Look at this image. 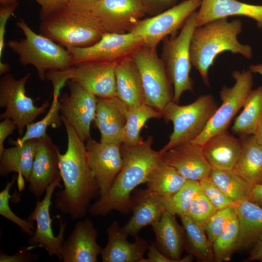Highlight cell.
<instances>
[{
    "instance_id": "43",
    "label": "cell",
    "mask_w": 262,
    "mask_h": 262,
    "mask_svg": "<svg viewBox=\"0 0 262 262\" xmlns=\"http://www.w3.org/2000/svg\"><path fill=\"white\" fill-rule=\"evenodd\" d=\"M146 15L153 16L176 4L178 0H139Z\"/></svg>"
},
{
    "instance_id": "39",
    "label": "cell",
    "mask_w": 262,
    "mask_h": 262,
    "mask_svg": "<svg viewBox=\"0 0 262 262\" xmlns=\"http://www.w3.org/2000/svg\"><path fill=\"white\" fill-rule=\"evenodd\" d=\"M17 179V176H14L12 180L7 183L5 188L0 192V214L16 224L23 232L31 237L33 235L35 229L33 223L16 215L12 211L9 204L11 197L10 189Z\"/></svg>"
},
{
    "instance_id": "49",
    "label": "cell",
    "mask_w": 262,
    "mask_h": 262,
    "mask_svg": "<svg viewBox=\"0 0 262 262\" xmlns=\"http://www.w3.org/2000/svg\"><path fill=\"white\" fill-rule=\"evenodd\" d=\"M44 10H53L68 5V0H34Z\"/></svg>"
},
{
    "instance_id": "19",
    "label": "cell",
    "mask_w": 262,
    "mask_h": 262,
    "mask_svg": "<svg viewBox=\"0 0 262 262\" xmlns=\"http://www.w3.org/2000/svg\"><path fill=\"white\" fill-rule=\"evenodd\" d=\"M98 231L88 219L78 222L61 250L64 262H97L102 248L97 243Z\"/></svg>"
},
{
    "instance_id": "6",
    "label": "cell",
    "mask_w": 262,
    "mask_h": 262,
    "mask_svg": "<svg viewBox=\"0 0 262 262\" xmlns=\"http://www.w3.org/2000/svg\"><path fill=\"white\" fill-rule=\"evenodd\" d=\"M217 107L211 94L201 95L185 105L169 102L163 112V117L166 122L172 123L173 129L168 142L160 151L163 153L192 142L203 132Z\"/></svg>"
},
{
    "instance_id": "10",
    "label": "cell",
    "mask_w": 262,
    "mask_h": 262,
    "mask_svg": "<svg viewBox=\"0 0 262 262\" xmlns=\"http://www.w3.org/2000/svg\"><path fill=\"white\" fill-rule=\"evenodd\" d=\"M235 80L231 87L224 86L220 91L222 103L214 112L203 132L192 142L202 146L210 137L227 131L232 119L242 108L252 90L253 76L249 69L232 73Z\"/></svg>"
},
{
    "instance_id": "15",
    "label": "cell",
    "mask_w": 262,
    "mask_h": 262,
    "mask_svg": "<svg viewBox=\"0 0 262 262\" xmlns=\"http://www.w3.org/2000/svg\"><path fill=\"white\" fill-rule=\"evenodd\" d=\"M67 83L70 93L61 97L60 112L80 137L87 142L91 138L90 127L96 116L98 97L72 81Z\"/></svg>"
},
{
    "instance_id": "37",
    "label": "cell",
    "mask_w": 262,
    "mask_h": 262,
    "mask_svg": "<svg viewBox=\"0 0 262 262\" xmlns=\"http://www.w3.org/2000/svg\"><path fill=\"white\" fill-rule=\"evenodd\" d=\"M239 234V221L235 213L213 244L215 262H222L230 260L233 253L237 250Z\"/></svg>"
},
{
    "instance_id": "28",
    "label": "cell",
    "mask_w": 262,
    "mask_h": 262,
    "mask_svg": "<svg viewBox=\"0 0 262 262\" xmlns=\"http://www.w3.org/2000/svg\"><path fill=\"white\" fill-rule=\"evenodd\" d=\"M40 144V138L33 139L5 148L0 155V175L6 176L12 172L17 173V176L28 181Z\"/></svg>"
},
{
    "instance_id": "21",
    "label": "cell",
    "mask_w": 262,
    "mask_h": 262,
    "mask_svg": "<svg viewBox=\"0 0 262 262\" xmlns=\"http://www.w3.org/2000/svg\"><path fill=\"white\" fill-rule=\"evenodd\" d=\"M108 241L100 253L103 262H141L148 249L147 241L134 237L133 243L127 240L126 233L116 221H113L107 228Z\"/></svg>"
},
{
    "instance_id": "30",
    "label": "cell",
    "mask_w": 262,
    "mask_h": 262,
    "mask_svg": "<svg viewBox=\"0 0 262 262\" xmlns=\"http://www.w3.org/2000/svg\"><path fill=\"white\" fill-rule=\"evenodd\" d=\"M242 147L232 169L253 185L262 183V147L253 135L240 137Z\"/></svg>"
},
{
    "instance_id": "23",
    "label": "cell",
    "mask_w": 262,
    "mask_h": 262,
    "mask_svg": "<svg viewBox=\"0 0 262 262\" xmlns=\"http://www.w3.org/2000/svg\"><path fill=\"white\" fill-rule=\"evenodd\" d=\"M128 110V107L117 96L98 98L94 122L100 134V142L121 143Z\"/></svg>"
},
{
    "instance_id": "31",
    "label": "cell",
    "mask_w": 262,
    "mask_h": 262,
    "mask_svg": "<svg viewBox=\"0 0 262 262\" xmlns=\"http://www.w3.org/2000/svg\"><path fill=\"white\" fill-rule=\"evenodd\" d=\"M242 108L231 127L232 132L240 137L254 135L262 118V86L251 91Z\"/></svg>"
},
{
    "instance_id": "33",
    "label": "cell",
    "mask_w": 262,
    "mask_h": 262,
    "mask_svg": "<svg viewBox=\"0 0 262 262\" xmlns=\"http://www.w3.org/2000/svg\"><path fill=\"white\" fill-rule=\"evenodd\" d=\"M186 235V248L198 261H214L213 246L206 233L204 225L198 224L187 215L180 216Z\"/></svg>"
},
{
    "instance_id": "27",
    "label": "cell",
    "mask_w": 262,
    "mask_h": 262,
    "mask_svg": "<svg viewBox=\"0 0 262 262\" xmlns=\"http://www.w3.org/2000/svg\"><path fill=\"white\" fill-rule=\"evenodd\" d=\"M115 73L116 96L129 108L144 103L139 72L131 55L116 62Z\"/></svg>"
},
{
    "instance_id": "8",
    "label": "cell",
    "mask_w": 262,
    "mask_h": 262,
    "mask_svg": "<svg viewBox=\"0 0 262 262\" xmlns=\"http://www.w3.org/2000/svg\"><path fill=\"white\" fill-rule=\"evenodd\" d=\"M139 72L144 103L163 113L173 101L174 91L164 64L156 49L143 45L131 55Z\"/></svg>"
},
{
    "instance_id": "54",
    "label": "cell",
    "mask_w": 262,
    "mask_h": 262,
    "mask_svg": "<svg viewBox=\"0 0 262 262\" xmlns=\"http://www.w3.org/2000/svg\"><path fill=\"white\" fill-rule=\"evenodd\" d=\"M10 66L8 64L0 61V75L6 74L10 71Z\"/></svg>"
},
{
    "instance_id": "18",
    "label": "cell",
    "mask_w": 262,
    "mask_h": 262,
    "mask_svg": "<svg viewBox=\"0 0 262 262\" xmlns=\"http://www.w3.org/2000/svg\"><path fill=\"white\" fill-rule=\"evenodd\" d=\"M60 148L47 134L40 138L29 178L28 189L36 197L45 193L48 187L61 177L59 167Z\"/></svg>"
},
{
    "instance_id": "51",
    "label": "cell",
    "mask_w": 262,
    "mask_h": 262,
    "mask_svg": "<svg viewBox=\"0 0 262 262\" xmlns=\"http://www.w3.org/2000/svg\"><path fill=\"white\" fill-rule=\"evenodd\" d=\"M251 201L262 207V183L254 185Z\"/></svg>"
},
{
    "instance_id": "53",
    "label": "cell",
    "mask_w": 262,
    "mask_h": 262,
    "mask_svg": "<svg viewBox=\"0 0 262 262\" xmlns=\"http://www.w3.org/2000/svg\"><path fill=\"white\" fill-rule=\"evenodd\" d=\"M249 70L253 73H257L262 76V64L251 65Z\"/></svg>"
},
{
    "instance_id": "35",
    "label": "cell",
    "mask_w": 262,
    "mask_h": 262,
    "mask_svg": "<svg viewBox=\"0 0 262 262\" xmlns=\"http://www.w3.org/2000/svg\"><path fill=\"white\" fill-rule=\"evenodd\" d=\"M162 117V113L145 103L129 108L121 136L122 144L135 145L139 143L143 140L140 131L147 121L151 118L160 119Z\"/></svg>"
},
{
    "instance_id": "50",
    "label": "cell",
    "mask_w": 262,
    "mask_h": 262,
    "mask_svg": "<svg viewBox=\"0 0 262 262\" xmlns=\"http://www.w3.org/2000/svg\"><path fill=\"white\" fill-rule=\"evenodd\" d=\"M262 258V234L252 246L246 262L260 261Z\"/></svg>"
},
{
    "instance_id": "2",
    "label": "cell",
    "mask_w": 262,
    "mask_h": 262,
    "mask_svg": "<svg viewBox=\"0 0 262 262\" xmlns=\"http://www.w3.org/2000/svg\"><path fill=\"white\" fill-rule=\"evenodd\" d=\"M153 138L149 136L135 145H121L123 166L106 195L91 204L88 213L105 216L113 211L128 214L132 205L131 194L139 185L146 183L162 153L152 148Z\"/></svg>"
},
{
    "instance_id": "9",
    "label": "cell",
    "mask_w": 262,
    "mask_h": 262,
    "mask_svg": "<svg viewBox=\"0 0 262 262\" xmlns=\"http://www.w3.org/2000/svg\"><path fill=\"white\" fill-rule=\"evenodd\" d=\"M116 64L109 62H82L65 70L49 71L47 79L56 87H63L70 80L98 98L114 97L116 96Z\"/></svg>"
},
{
    "instance_id": "3",
    "label": "cell",
    "mask_w": 262,
    "mask_h": 262,
    "mask_svg": "<svg viewBox=\"0 0 262 262\" xmlns=\"http://www.w3.org/2000/svg\"><path fill=\"white\" fill-rule=\"evenodd\" d=\"M242 27L240 19L229 21L228 18H222L195 28L190 45L191 62L207 86H210L209 69L220 53L229 51L247 59L252 57L251 46L238 39Z\"/></svg>"
},
{
    "instance_id": "32",
    "label": "cell",
    "mask_w": 262,
    "mask_h": 262,
    "mask_svg": "<svg viewBox=\"0 0 262 262\" xmlns=\"http://www.w3.org/2000/svg\"><path fill=\"white\" fill-rule=\"evenodd\" d=\"M186 180L174 167L166 163L162 156L146 183L147 188L166 198L176 193Z\"/></svg>"
},
{
    "instance_id": "1",
    "label": "cell",
    "mask_w": 262,
    "mask_h": 262,
    "mask_svg": "<svg viewBox=\"0 0 262 262\" xmlns=\"http://www.w3.org/2000/svg\"><path fill=\"white\" fill-rule=\"evenodd\" d=\"M67 137L65 153L59 156V167L63 189L57 192L55 208L72 220L87 213L91 201L99 196L98 185L89 167L83 141L62 116Z\"/></svg>"
},
{
    "instance_id": "14",
    "label": "cell",
    "mask_w": 262,
    "mask_h": 262,
    "mask_svg": "<svg viewBox=\"0 0 262 262\" xmlns=\"http://www.w3.org/2000/svg\"><path fill=\"white\" fill-rule=\"evenodd\" d=\"M61 180L60 177L48 187L44 197L40 201L37 200L33 211L27 218L31 222L35 221L36 223L33 235L28 240L29 246L32 249L37 247H42L50 256L55 255L60 261H62L61 247L64 240L67 223L62 219L60 220L59 233L56 236H54L49 211L52 195L56 188L61 185Z\"/></svg>"
},
{
    "instance_id": "17",
    "label": "cell",
    "mask_w": 262,
    "mask_h": 262,
    "mask_svg": "<svg viewBox=\"0 0 262 262\" xmlns=\"http://www.w3.org/2000/svg\"><path fill=\"white\" fill-rule=\"evenodd\" d=\"M121 143H104L91 138L85 145L88 162L99 196L108 192L123 166Z\"/></svg>"
},
{
    "instance_id": "48",
    "label": "cell",
    "mask_w": 262,
    "mask_h": 262,
    "mask_svg": "<svg viewBox=\"0 0 262 262\" xmlns=\"http://www.w3.org/2000/svg\"><path fill=\"white\" fill-rule=\"evenodd\" d=\"M100 0H68V6L82 12H90Z\"/></svg>"
},
{
    "instance_id": "52",
    "label": "cell",
    "mask_w": 262,
    "mask_h": 262,
    "mask_svg": "<svg viewBox=\"0 0 262 262\" xmlns=\"http://www.w3.org/2000/svg\"><path fill=\"white\" fill-rule=\"evenodd\" d=\"M253 135L257 143L262 147V118Z\"/></svg>"
},
{
    "instance_id": "4",
    "label": "cell",
    "mask_w": 262,
    "mask_h": 262,
    "mask_svg": "<svg viewBox=\"0 0 262 262\" xmlns=\"http://www.w3.org/2000/svg\"><path fill=\"white\" fill-rule=\"evenodd\" d=\"M40 32L66 49L92 45L105 33L89 12L67 5L47 11L41 9Z\"/></svg>"
},
{
    "instance_id": "41",
    "label": "cell",
    "mask_w": 262,
    "mask_h": 262,
    "mask_svg": "<svg viewBox=\"0 0 262 262\" xmlns=\"http://www.w3.org/2000/svg\"><path fill=\"white\" fill-rule=\"evenodd\" d=\"M235 214L234 206L217 210L204 225L207 237L212 245Z\"/></svg>"
},
{
    "instance_id": "34",
    "label": "cell",
    "mask_w": 262,
    "mask_h": 262,
    "mask_svg": "<svg viewBox=\"0 0 262 262\" xmlns=\"http://www.w3.org/2000/svg\"><path fill=\"white\" fill-rule=\"evenodd\" d=\"M208 178L235 203L251 201L254 185L232 170L212 169Z\"/></svg>"
},
{
    "instance_id": "13",
    "label": "cell",
    "mask_w": 262,
    "mask_h": 262,
    "mask_svg": "<svg viewBox=\"0 0 262 262\" xmlns=\"http://www.w3.org/2000/svg\"><path fill=\"white\" fill-rule=\"evenodd\" d=\"M144 43L141 37L131 32L105 33L92 45L67 49L71 55L73 66L87 61L117 62L131 55Z\"/></svg>"
},
{
    "instance_id": "16",
    "label": "cell",
    "mask_w": 262,
    "mask_h": 262,
    "mask_svg": "<svg viewBox=\"0 0 262 262\" xmlns=\"http://www.w3.org/2000/svg\"><path fill=\"white\" fill-rule=\"evenodd\" d=\"M89 12L105 33L130 32L146 15L139 0H100Z\"/></svg>"
},
{
    "instance_id": "42",
    "label": "cell",
    "mask_w": 262,
    "mask_h": 262,
    "mask_svg": "<svg viewBox=\"0 0 262 262\" xmlns=\"http://www.w3.org/2000/svg\"><path fill=\"white\" fill-rule=\"evenodd\" d=\"M199 182L201 190L217 210L235 205L236 203L208 177Z\"/></svg>"
},
{
    "instance_id": "25",
    "label": "cell",
    "mask_w": 262,
    "mask_h": 262,
    "mask_svg": "<svg viewBox=\"0 0 262 262\" xmlns=\"http://www.w3.org/2000/svg\"><path fill=\"white\" fill-rule=\"evenodd\" d=\"M234 16L254 19L259 28L262 30V5L251 4L238 0H202L196 11V27L214 20Z\"/></svg>"
},
{
    "instance_id": "40",
    "label": "cell",
    "mask_w": 262,
    "mask_h": 262,
    "mask_svg": "<svg viewBox=\"0 0 262 262\" xmlns=\"http://www.w3.org/2000/svg\"><path fill=\"white\" fill-rule=\"evenodd\" d=\"M217 210L200 189L192 201L187 215L196 223L205 225Z\"/></svg>"
},
{
    "instance_id": "56",
    "label": "cell",
    "mask_w": 262,
    "mask_h": 262,
    "mask_svg": "<svg viewBox=\"0 0 262 262\" xmlns=\"http://www.w3.org/2000/svg\"><path fill=\"white\" fill-rule=\"evenodd\" d=\"M260 261L262 262V258L261 259Z\"/></svg>"
},
{
    "instance_id": "47",
    "label": "cell",
    "mask_w": 262,
    "mask_h": 262,
    "mask_svg": "<svg viewBox=\"0 0 262 262\" xmlns=\"http://www.w3.org/2000/svg\"><path fill=\"white\" fill-rule=\"evenodd\" d=\"M141 262H173V261L163 254L157 248L154 243H151L148 246L147 258H144Z\"/></svg>"
},
{
    "instance_id": "7",
    "label": "cell",
    "mask_w": 262,
    "mask_h": 262,
    "mask_svg": "<svg viewBox=\"0 0 262 262\" xmlns=\"http://www.w3.org/2000/svg\"><path fill=\"white\" fill-rule=\"evenodd\" d=\"M196 11L188 17L178 35L163 40L161 58L173 86V101L177 103L184 92L193 88L194 82L190 75L192 66L190 45L196 27Z\"/></svg>"
},
{
    "instance_id": "44",
    "label": "cell",
    "mask_w": 262,
    "mask_h": 262,
    "mask_svg": "<svg viewBox=\"0 0 262 262\" xmlns=\"http://www.w3.org/2000/svg\"><path fill=\"white\" fill-rule=\"evenodd\" d=\"M17 6V2L1 5L0 9V58H1L2 56L5 45L4 36L7 22Z\"/></svg>"
},
{
    "instance_id": "36",
    "label": "cell",
    "mask_w": 262,
    "mask_h": 262,
    "mask_svg": "<svg viewBox=\"0 0 262 262\" xmlns=\"http://www.w3.org/2000/svg\"><path fill=\"white\" fill-rule=\"evenodd\" d=\"M58 98V96H53L52 103L45 117L36 122H33L27 125L25 134L16 140H12L10 144L20 145L27 140L44 137L47 134L46 131L49 126L53 128L60 127L63 123L61 115L59 114L61 104Z\"/></svg>"
},
{
    "instance_id": "38",
    "label": "cell",
    "mask_w": 262,
    "mask_h": 262,
    "mask_svg": "<svg viewBox=\"0 0 262 262\" xmlns=\"http://www.w3.org/2000/svg\"><path fill=\"white\" fill-rule=\"evenodd\" d=\"M200 189L198 181L187 180L176 193L164 198L165 211L179 216L187 215L192 201Z\"/></svg>"
},
{
    "instance_id": "29",
    "label": "cell",
    "mask_w": 262,
    "mask_h": 262,
    "mask_svg": "<svg viewBox=\"0 0 262 262\" xmlns=\"http://www.w3.org/2000/svg\"><path fill=\"white\" fill-rule=\"evenodd\" d=\"M239 225L237 249L251 246L262 234V207L250 200L234 205Z\"/></svg>"
},
{
    "instance_id": "46",
    "label": "cell",
    "mask_w": 262,
    "mask_h": 262,
    "mask_svg": "<svg viewBox=\"0 0 262 262\" xmlns=\"http://www.w3.org/2000/svg\"><path fill=\"white\" fill-rule=\"evenodd\" d=\"M17 129L15 122L10 118H5L0 123V155L3 153L4 142L6 138Z\"/></svg>"
},
{
    "instance_id": "26",
    "label": "cell",
    "mask_w": 262,
    "mask_h": 262,
    "mask_svg": "<svg viewBox=\"0 0 262 262\" xmlns=\"http://www.w3.org/2000/svg\"><path fill=\"white\" fill-rule=\"evenodd\" d=\"M242 147L241 139L227 131L208 139L201 146L202 152L212 169L232 170Z\"/></svg>"
},
{
    "instance_id": "55",
    "label": "cell",
    "mask_w": 262,
    "mask_h": 262,
    "mask_svg": "<svg viewBox=\"0 0 262 262\" xmlns=\"http://www.w3.org/2000/svg\"><path fill=\"white\" fill-rule=\"evenodd\" d=\"M17 0H0L1 5L13 4L17 2Z\"/></svg>"
},
{
    "instance_id": "45",
    "label": "cell",
    "mask_w": 262,
    "mask_h": 262,
    "mask_svg": "<svg viewBox=\"0 0 262 262\" xmlns=\"http://www.w3.org/2000/svg\"><path fill=\"white\" fill-rule=\"evenodd\" d=\"M32 248L29 246L26 249L21 250L14 255H8L3 251L0 253V262H29L35 261L38 259L37 254L30 252Z\"/></svg>"
},
{
    "instance_id": "5",
    "label": "cell",
    "mask_w": 262,
    "mask_h": 262,
    "mask_svg": "<svg viewBox=\"0 0 262 262\" xmlns=\"http://www.w3.org/2000/svg\"><path fill=\"white\" fill-rule=\"evenodd\" d=\"M16 25L25 38L9 40L6 45L19 56L22 65H31L35 67L40 80L46 79L49 71L65 70L73 66L72 56L67 49L36 33L22 18L16 21Z\"/></svg>"
},
{
    "instance_id": "22",
    "label": "cell",
    "mask_w": 262,
    "mask_h": 262,
    "mask_svg": "<svg viewBox=\"0 0 262 262\" xmlns=\"http://www.w3.org/2000/svg\"><path fill=\"white\" fill-rule=\"evenodd\" d=\"M131 201L132 215L121 228L126 233L135 237L143 228L159 220L166 211L164 198L147 188L136 191Z\"/></svg>"
},
{
    "instance_id": "12",
    "label": "cell",
    "mask_w": 262,
    "mask_h": 262,
    "mask_svg": "<svg viewBox=\"0 0 262 262\" xmlns=\"http://www.w3.org/2000/svg\"><path fill=\"white\" fill-rule=\"evenodd\" d=\"M201 2L202 0H184L157 15L141 19L130 32L141 37L144 46L156 49L166 37L176 36L178 30L199 8Z\"/></svg>"
},
{
    "instance_id": "20",
    "label": "cell",
    "mask_w": 262,
    "mask_h": 262,
    "mask_svg": "<svg viewBox=\"0 0 262 262\" xmlns=\"http://www.w3.org/2000/svg\"><path fill=\"white\" fill-rule=\"evenodd\" d=\"M162 153L163 159L186 180L199 181L208 178L212 170L201 147L193 142L175 147Z\"/></svg>"
},
{
    "instance_id": "24",
    "label": "cell",
    "mask_w": 262,
    "mask_h": 262,
    "mask_svg": "<svg viewBox=\"0 0 262 262\" xmlns=\"http://www.w3.org/2000/svg\"><path fill=\"white\" fill-rule=\"evenodd\" d=\"M151 226L155 235L154 244L163 254L173 262L192 261L191 254L180 258L186 248V235L183 226L178 223L175 215L165 211Z\"/></svg>"
},
{
    "instance_id": "11",
    "label": "cell",
    "mask_w": 262,
    "mask_h": 262,
    "mask_svg": "<svg viewBox=\"0 0 262 262\" xmlns=\"http://www.w3.org/2000/svg\"><path fill=\"white\" fill-rule=\"evenodd\" d=\"M30 76L28 72L16 80L12 75L6 74L0 80V107L5 108L0 118L13 120L20 136L23 135L25 127L44 114L50 105L46 101L40 106H36L33 100L26 95L25 85Z\"/></svg>"
}]
</instances>
